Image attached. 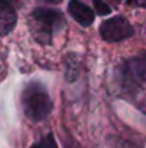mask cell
Returning a JSON list of instances; mask_svg holds the SVG:
<instances>
[{
  "label": "cell",
  "instance_id": "obj_1",
  "mask_svg": "<svg viewBox=\"0 0 146 148\" xmlns=\"http://www.w3.org/2000/svg\"><path fill=\"white\" fill-rule=\"evenodd\" d=\"M22 105L29 119L39 122L48 118L53 109V102L46 88L39 82H30L22 95Z\"/></svg>",
  "mask_w": 146,
  "mask_h": 148
},
{
  "label": "cell",
  "instance_id": "obj_2",
  "mask_svg": "<svg viewBox=\"0 0 146 148\" xmlns=\"http://www.w3.org/2000/svg\"><path fill=\"white\" fill-rule=\"evenodd\" d=\"M35 25L39 27V36L48 38L46 40H50V36L60 30L66 25V19L62 14V12L48 9V7H37L32 13Z\"/></svg>",
  "mask_w": 146,
  "mask_h": 148
},
{
  "label": "cell",
  "instance_id": "obj_3",
  "mask_svg": "<svg viewBox=\"0 0 146 148\" xmlns=\"http://www.w3.org/2000/svg\"><path fill=\"white\" fill-rule=\"evenodd\" d=\"M99 32H100V36L106 42H120V40L129 39L135 33L132 25L125 17H120V16L112 17L106 20L105 23H102Z\"/></svg>",
  "mask_w": 146,
  "mask_h": 148
},
{
  "label": "cell",
  "instance_id": "obj_4",
  "mask_svg": "<svg viewBox=\"0 0 146 148\" xmlns=\"http://www.w3.org/2000/svg\"><path fill=\"white\" fill-rule=\"evenodd\" d=\"M145 60L143 59H132L123 65L122 81L129 88H133L136 85H142L145 81Z\"/></svg>",
  "mask_w": 146,
  "mask_h": 148
},
{
  "label": "cell",
  "instance_id": "obj_5",
  "mask_svg": "<svg viewBox=\"0 0 146 148\" xmlns=\"http://www.w3.org/2000/svg\"><path fill=\"white\" fill-rule=\"evenodd\" d=\"M67 10H69L70 16L82 26H90L95 22V14H93L92 9L79 0H70Z\"/></svg>",
  "mask_w": 146,
  "mask_h": 148
},
{
  "label": "cell",
  "instance_id": "obj_6",
  "mask_svg": "<svg viewBox=\"0 0 146 148\" xmlns=\"http://www.w3.org/2000/svg\"><path fill=\"white\" fill-rule=\"evenodd\" d=\"M17 22V14L14 7L6 1V0H0V36L9 35Z\"/></svg>",
  "mask_w": 146,
  "mask_h": 148
},
{
  "label": "cell",
  "instance_id": "obj_7",
  "mask_svg": "<svg viewBox=\"0 0 146 148\" xmlns=\"http://www.w3.org/2000/svg\"><path fill=\"white\" fill-rule=\"evenodd\" d=\"M30 148H57V144L54 141L53 134H48L46 137H43L39 143H36L35 145H32Z\"/></svg>",
  "mask_w": 146,
  "mask_h": 148
},
{
  "label": "cell",
  "instance_id": "obj_8",
  "mask_svg": "<svg viewBox=\"0 0 146 148\" xmlns=\"http://www.w3.org/2000/svg\"><path fill=\"white\" fill-rule=\"evenodd\" d=\"M93 4H95V9H96L97 14L100 16H106L110 13V6L107 3H105L103 0H92Z\"/></svg>",
  "mask_w": 146,
  "mask_h": 148
},
{
  "label": "cell",
  "instance_id": "obj_9",
  "mask_svg": "<svg viewBox=\"0 0 146 148\" xmlns=\"http://www.w3.org/2000/svg\"><path fill=\"white\" fill-rule=\"evenodd\" d=\"M129 1H133V0H129ZM135 1H136V0H135ZM136 4H139V6H143V4H145V0H138V3H136Z\"/></svg>",
  "mask_w": 146,
  "mask_h": 148
},
{
  "label": "cell",
  "instance_id": "obj_10",
  "mask_svg": "<svg viewBox=\"0 0 146 148\" xmlns=\"http://www.w3.org/2000/svg\"><path fill=\"white\" fill-rule=\"evenodd\" d=\"M48 3H60L62 0H46Z\"/></svg>",
  "mask_w": 146,
  "mask_h": 148
}]
</instances>
